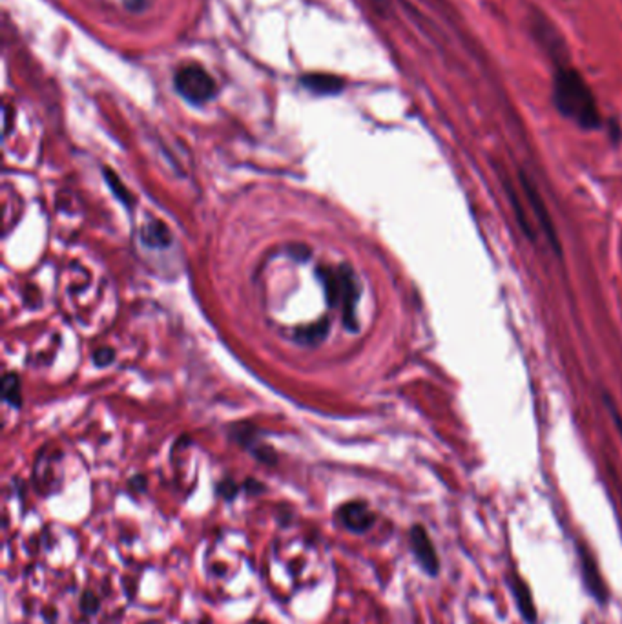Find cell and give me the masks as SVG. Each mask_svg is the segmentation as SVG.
Instances as JSON below:
<instances>
[{"label": "cell", "mask_w": 622, "mask_h": 624, "mask_svg": "<svg viewBox=\"0 0 622 624\" xmlns=\"http://www.w3.org/2000/svg\"><path fill=\"white\" fill-rule=\"evenodd\" d=\"M553 102L562 117L569 119L582 130L602 126L597 99L581 72L568 64H559L553 77Z\"/></svg>", "instance_id": "cell-1"}, {"label": "cell", "mask_w": 622, "mask_h": 624, "mask_svg": "<svg viewBox=\"0 0 622 624\" xmlns=\"http://www.w3.org/2000/svg\"><path fill=\"white\" fill-rule=\"evenodd\" d=\"M318 276L325 285V294L332 307L340 305L343 310V324L349 331H358L356 307L359 301V285L352 269L341 265L340 269H319Z\"/></svg>", "instance_id": "cell-2"}, {"label": "cell", "mask_w": 622, "mask_h": 624, "mask_svg": "<svg viewBox=\"0 0 622 624\" xmlns=\"http://www.w3.org/2000/svg\"><path fill=\"white\" fill-rule=\"evenodd\" d=\"M173 84L179 95L192 105H203L218 95V84L199 64H187L179 68L173 77Z\"/></svg>", "instance_id": "cell-3"}, {"label": "cell", "mask_w": 622, "mask_h": 624, "mask_svg": "<svg viewBox=\"0 0 622 624\" xmlns=\"http://www.w3.org/2000/svg\"><path fill=\"white\" fill-rule=\"evenodd\" d=\"M409 544L411 550H413L414 553V559L418 561L420 568H422L427 575L436 577L438 571H440V559H438L435 544H432L431 537H429V533H427L423 526L416 524L411 528Z\"/></svg>", "instance_id": "cell-4"}, {"label": "cell", "mask_w": 622, "mask_h": 624, "mask_svg": "<svg viewBox=\"0 0 622 624\" xmlns=\"http://www.w3.org/2000/svg\"><path fill=\"white\" fill-rule=\"evenodd\" d=\"M336 519L341 526L352 533H365L373 528L376 515L373 510L362 500H352L341 504L336 511Z\"/></svg>", "instance_id": "cell-5"}, {"label": "cell", "mask_w": 622, "mask_h": 624, "mask_svg": "<svg viewBox=\"0 0 622 624\" xmlns=\"http://www.w3.org/2000/svg\"><path fill=\"white\" fill-rule=\"evenodd\" d=\"M522 187H524V192H526L527 199H529V203H531L533 212H535V218L538 219V223H541V228L544 230L545 234H548L550 241L553 243L555 251L559 252V239H557V234H555L553 221H551L550 214H548V210H545V205H544V201H542L541 194H538V190L535 188V185H531V181H529L526 175H522Z\"/></svg>", "instance_id": "cell-6"}, {"label": "cell", "mask_w": 622, "mask_h": 624, "mask_svg": "<svg viewBox=\"0 0 622 624\" xmlns=\"http://www.w3.org/2000/svg\"><path fill=\"white\" fill-rule=\"evenodd\" d=\"M301 84L318 95H334V93H340L345 86L343 79L332 75V73H307L301 77Z\"/></svg>", "instance_id": "cell-7"}, {"label": "cell", "mask_w": 622, "mask_h": 624, "mask_svg": "<svg viewBox=\"0 0 622 624\" xmlns=\"http://www.w3.org/2000/svg\"><path fill=\"white\" fill-rule=\"evenodd\" d=\"M509 584H511V590H513L515 601H517L520 616L524 617V620H526L527 624H536V608L535 602H533L529 586H527L518 575H513V579H511V583Z\"/></svg>", "instance_id": "cell-8"}, {"label": "cell", "mask_w": 622, "mask_h": 624, "mask_svg": "<svg viewBox=\"0 0 622 624\" xmlns=\"http://www.w3.org/2000/svg\"><path fill=\"white\" fill-rule=\"evenodd\" d=\"M581 566H582V575H584V580H586V586L590 588L591 595H593L597 601L604 604L606 602L604 584L600 580L599 570H597V566L593 564L590 553H588L586 550H581Z\"/></svg>", "instance_id": "cell-9"}, {"label": "cell", "mask_w": 622, "mask_h": 624, "mask_svg": "<svg viewBox=\"0 0 622 624\" xmlns=\"http://www.w3.org/2000/svg\"><path fill=\"white\" fill-rule=\"evenodd\" d=\"M145 243L150 246H168L172 243V234H170L168 227L161 221H154L152 225L145 228Z\"/></svg>", "instance_id": "cell-10"}, {"label": "cell", "mask_w": 622, "mask_h": 624, "mask_svg": "<svg viewBox=\"0 0 622 624\" xmlns=\"http://www.w3.org/2000/svg\"><path fill=\"white\" fill-rule=\"evenodd\" d=\"M2 397L8 401L9 406L18 407L22 400V387H20V380L17 374L9 373L2 378Z\"/></svg>", "instance_id": "cell-11"}, {"label": "cell", "mask_w": 622, "mask_h": 624, "mask_svg": "<svg viewBox=\"0 0 622 624\" xmlns=\"http://www.w3.org/2000/svg\"><path fill=\"white\" fill-rule=\"evenodd\" d=\"M329 333V321L327 319H323L322 324H316L312 327H307V328H300L298 331V340L305 343H318L322 342L323 338L327 336Z\"/></svg>", "instance_id": "cell-12"}, {"label": "cell", "mask_w": 622, "mask_h": 624, "mask_svg": "<svg viewBox=\"0 0 622 624\" xmlns=\"http://www.w3.org/2000/svg\"><path fill=\"white\" fill-rule=\"evenodd\" d=\"M105 175H106V181H108L110 188L115 192V196L123 201L124 205H130V203H132V196H130V192L124 188V185L121 182V179H119L117 175H115V173L108 168H105Z\"/></svg>", "instance_id": "cell-13"}, {"label": "cell", "mask_w": 622, "mask_h": 624, "mask_svg": "<svg viewBox=\"0 0 622 624\" xmlns=\"http://www.w3.org/2000/svg\"><path fill=\"white\" fill-rule=\"evenodd\" d=\"M114 358H115V352H114V349H110V347L99 349V351L93 354V361H95V365H99V367L110 365L112 361H114Z\"/></svg>", "instance_id": "cell-14"}, {"label": "cell", "mask_w": 622, "mask_h": 624, "mask_svg": "<svg viewBox=\"0 0 622 624\" xmlns=\"http://www.w3.org/2000/svg\"><path fill=\"white\" fill-rule=\"evenodd\" d=\"M81 610L84 611V613H95V611L99 610V601H97L95 595L91 592H86L82 595Z\"/></svg>", "instance_id": "cell-15"}, {"label": "cell", "mask_w": 622, "mask_h": 624, "mask_svg": "<svg viewBox=\"0 0 622 624\" xmlns=\"http://www.w3.org/2000/svg\"><path fill=\"white\" fill-rule=\"evenodd\" d=\"M218 491H219V495H221V497H225V498H227V500H230V498L236 497L237 486L234 482H232V480H223V482L219 484Z\"/></svg>", "instance_id": "cell-16"}, {"label": "cell", "mask_w": 622, "mask_h": 624, "mask_svg": "<svg viewBox=\"0 0 622 624\" xmlns=\"http://www.w3.org/2000/svg\"><path fill=\"white\" fill-rule=\"evenodd\" d=\"M124 6L128 9H132V11H137V9H141L145 6V0H124Z\"/></svg>", "instance_id": "cell-17"}]
</instances>
